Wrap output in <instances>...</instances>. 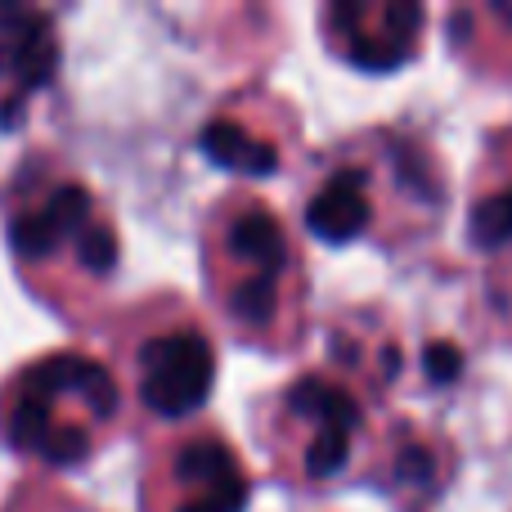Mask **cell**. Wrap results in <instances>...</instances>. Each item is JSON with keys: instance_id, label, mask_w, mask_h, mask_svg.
I'll return each instance as SVG.
<instances>
[{"instance_id": "cell-1", "label": "cell", "mask_w": 512, "mask_h": 512, "mask_svg": "<svg viewBox=\"0 0 512 512\" xmlns=\"http://www.w3.org/2000/svg\"><path fill=\"white\" fill-rule=\"evenodd\" d=\"M216 378L212 342L189 328L162 333L140 351V400L162 418H189L203 409Z\"/></svg>"}, {"instance_id": "cell-2", "label": "cell", "mask_w": 512, "mask_h": 512, "mask_svg": "<svg viewBox=\"0 0 512 512\" xmlns=\"http://www.w3.org/2000/svg\"><path fill=\"white\" fill-rule=\"evenodd\" d=\"M90 225V194L81 185H63L50 194V203L41 212H27L14 221L9 243L18 256L36 261V256H50L68 234H81Z\"/></svg>"}, {"instance_id": "cell-3", "label": "cell", "mask_w": 512, "mask_h": 512, "mask_svg": "<svg viewBox=\"0 0 512 512\" xmlns=\"http://www.w3.org/2000/svg\"><path fill=\"white\" fill-rule=\"evenodd\" d=\"M54 63H59V41L45 14L23 9L9 27H0V77H18L23 90H36L54 77Z\"/></svg>"}, {"instance_id": "cell-4", "label": "cell", "mask_w": 512, "mask_h": 512, "mask_svg": "<svg viewBox=\"0 0 512 512\" xmlns=\"http://www.w3.org/2000/svg\"><path fill=\"white\" fill-rule=\"evenodd\" d=\"M27 391H36V396H45V400H54L59 391H72V396L86 400L99 418H108L117 409L113 373L95 360H81V355H54V360H45L41 369H32Z\"/></svg>"}, {"instance_id": "cell-5", "label": "cell", "mask_w": 512, "mask_h": 512, "mask_svg": "<svg viewBox=\"0 0 512 512\" xmlns=\"http://www.w3.org/2000/svg\"><path fill=\"white\" fill-rule=\"evenodd\" d=\"M306 225L315 239L324 243H351L360 239V230L369 225V198H364V180L337 176L333 185H324L306 207Z\"/></svg>"}, {"instance_id": "cell-6", "label": "cell", "mask_w": 512, "mask_h": 512, "mask_svg": "<svg viewBox=\"0 0 512 512\" xmlns=\"http://www.w3.org/2000/svg\"><path fill=\"white\" fill-rule=\"evenodd\" d=\"M198 149L225 171H243V176H274L279 171V153L274 144L256 140L243 126L234 122H212L203 135H198Z\"/></svg>"}, {"instance_id": "cell-7", "label": "cell", "mask_w": 512, "mask_h": 512, "mask_svg": "<svg viewBox=\"0 0 512 512\" xmlns=\"http://www.w3.org/2000/svg\"><path fill=\"white\" fill-rule=\"evenodd\" d=\"M230 252L256 265V274L279 279L283 261H288V239H283L279 221L265 212H248L230 225Z\"/></svg>"}, {"instance_id": "cell-8", "label": "cell", "mask_w": 512, "mask_h": 512, "mask_svg": "<svg viewBox=\"0 0 512 512\" xmlns=\"http://www.w3.org/2000/svg\"><path fill=\"white\" fill-rule=\"evenodd\" d=\"M180 481L194 486V495H212V490L243 486V468L221 441H194L180 454Z\"/></svg>"}, {"instance_id": "cell-9", "label": "cell", "mask_w": 512, "mask_h": 512, "mask_svg": "<svg viewBox=\"0 0 512 512\" xmlns=\"http://www.w3.org/2000/svg\"><path fill=\"white\" fill-rule=\"evenodd\" d=\"M288 405L297 409V414L315 418L319 427H346V432L360 427V409H355V400L346 396V391H337L333 382H324V378L297 382V387L288 391Z\"/></svg>"}, {"instance_id": "cell-10", "label": "cell", "mask_w": 512, "mask_h": 512, "mask_svg": "<svg viewBox=\"0 0 512 512\" xmlns=\"http://www.w3.org/2000/svg\"><path fill=\"white\" fill-rule=\"evenodd\" d=\"M54 427L50 418V400L36 396V391H23L14 405V414H9V441L23 445V450H41L45 432Z\"/></svg>"}, {"instance_id": "cell-11", "label": "cell", "mask_w": 512, "mask_h": 512, "mask_svg": "<svg viewBox=\"0 0 512 512\" xmlns=\"http://www.w3.org/2000/svg\"><path fill=\"white\" fill-rule=\"evenodd\" d=\"M351 436L346 427H319L315 441L306 445V472L310 477H333V472L346 468L351 459Z\"/></svg>"}, {"instance_id": "cell-12", "label": "cell", "mask_w": 512, "mask_h": 512, "mask_svg": "<svg viewBox=\"0 0 512 512\" xmlns=\"http://www.w3.org/2000/svg\"><path fill=\"white\" fill-rule=\"evenodd\" d=\"M508 239H512V189L486 198V203L477 207V216H472V243H481V248H504Z\"/></svg>"}, {"instance_id": "cell-13", "label": "cell", "mask_w": 512, "mask_h": 512, "mask_svg": "<svg viewBox=\"0 0 512 512\" xmlns=\"http://www.w3.org/2000/svg\"><path fill=\"white\" fill-rule=\"evenodd\" d=\"M230 310L239 319H248V324H270V315H274V279H265V274H252L243 288H234Z\"/></svg>"}, {"instance_id": "cell-14", "label": "cell", "mask_w": 512, "mask_h": 512, "mask_svg": "<svg viewBox=\"0 0 512 512\" xmlns=\"http://www.w3.org/2000/svg\"><path fill=\"white\" fill-rule=\"evenodd\" d=\"M77 248H81V265H86V270L104 274V270H113V261H117V234L108 230V225L90 221L86 230L77 234Z\"/></svg>"}, {"instance_id": "cell-15", "label": "cell", "mask_w": 512, "mask_h": 512, "mask_svg": "<svg viewBox=\"0 0 512 512\" xmlns=\"http://www.w3.org/2000/svg\"><path fill=\"white\" fill-rule=\"evenodd\" d=\"M90 450V436L81 432V427H50L41 441V454L50 463H59V468H72V463H81Z\"/></svg>"}, {"instance_id": "cell-16", "label": "cell", "mask_w": 512, "mask_h": 512, "mask_svg": "<svg viewBox=\"0 0 512 512\" xmlns=\"http://www.w3.org/2000/svg\"><path fill=\"white\" fill-rule=\"evenodd\" d=\"M423 369L432 382H454L463 373V351L454 342H432L423 351Z\"/></svg>"}, {"instance_id": "cell-17", "label": "cell", "mask_w": 512, "mask_h": 512, "mask_svg": "<svg viewBox=\"0 0 512 512\" xmlns=\"http://www.w3.org/2000/svg\"><path fill=\"white\" fill-rule=\"evenodd\" d=\"M248 508V481L230 490H212V495H189V504L180 512H243Z\"/></svg>"}, {"instance_id": "cell-18", "label": "cell", "mask_w": 512, "mask_h": 512, "mask_svg": "<svg viewBox=\"0 0 512 512\" xmlns=\"http://www.w3.org/2000/svg\"><path fill=\"white\" fill-rule=\"evenodd\" d=\"M427 463H432V459H427L423 450H405V454H400V472H405V477H427Z\"/></svg>"}, {"instance_id": "cell-19", "label": "cell", "mask_w": 512, "mask_h": 512, "mask_svg": "<svg viewBox=\"0 0 512 512\" xmlns=\"http://www.w3.org/2000/svg\"><path fill=\"white\" fill-rule=\"evenodd\" d=\"M14 122H18V99H9L5 113H0V126H14Z\"/></svg>"}]
</instances>
